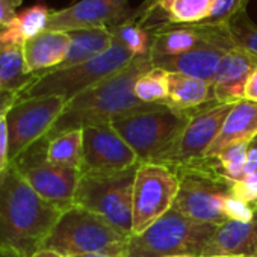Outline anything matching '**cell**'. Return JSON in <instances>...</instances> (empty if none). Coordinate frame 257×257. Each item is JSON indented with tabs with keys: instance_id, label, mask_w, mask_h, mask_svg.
Listing matches in <instances>:
<instances>
[{
	"instance_id": "obj_1",
	"label": "cell",
	"mask_w": 257,
	"mask_h": 257,
	"mask_svg": "<svg viewBox=\"0 0 257 257\" xmlns=\"http://www.w3.org/2000/svg\"><path fill=\"white\" fill-rule=\"evenodd\" d=\"M65 209L49 203L26 182L14 164L0 174V248L31 257L43 249L46 239Z\"/></svg>"
},
{
	"instance_id": "obj_46",
	"label": "cell",
	"mask_w": 257,
	"mask_h": 257,
	"mask_svg": "<svg viewBox=\"0 0 257 257\" xmlns=\"http://www.w3.org/2000/svg\"><path fill=\"white\" fill-rule=\"evenodd\" d=\"M254 257H257V255H254Z\"/></svg>"
},
{
	"instance_id": "obj_7",
	"label": "cell",
	"mask_w": 257,
	"mask_h": 257,
	"mask_svg": "<svg viewBox=\"0 0 257 257\" xmlns=\"http://www.w3.org/2000/svg\"><path fill=\"white\" fill-rule=\"evenodd\" d=\"M128 239L131 236L115 228L101 216L74 204L61 215L43 248L56 251L64 257H73L125 249Z\"/></svg>"
},
{
	"instance_id": "obj_19",
	"label": "cell",
	"mask_w": 257,
	"mask_h": 257,
	"mask_svg": "<svg viewBox=\"0 0 257 257\" xmlns=\"http://www.w3.org/2000/svg\"><path fill=\"white\" fill-rule=\"evenodd\" d=\"M70 35L61 31H46L25 43L28 74H44L58 68L68 52Z\"/></svg>"
},
{
	"instance_id": "obj_42",
	"label": "cell",
	"mask_w": 257,
	"mask_h": 257,
	"mask_svg": "<svg viewBox=\"0 0 257 257\" xmlns=\"http://www.w3.org/2000/svg\"><path fill=\"white\" fill-rule=\"evenodd\" d=\"M249 146H251V147H255V149H257V137H255V138H254V140L251 141V144H249Z\"/></svg>"
},
{
	"instance_id": "obj_9",
	"label": "cell",
	"mask_w": 257,
	"mask_h": 257,
	"mask_svg": "<svg viewBox=\"0 0 257 257\" xmlns=\"http://www.w3.org/2000/svg\"><path fill=\"white\" fill-rule=\"evenodd\" d=\"M179 177L161 164H140L132 201V236L144 233L152 224L173 209Z\"/></svg>"
},
{
	"instance_id": "obj_4",
	"label": "cell",
	"mask_w": 257,
	"mask_h": 257,
	"mask_svg": "<svg viewBox=\"0 0 257 257\" xmlns=\"http://www.w3.org/2000/svg\"><path fill=\"white\" fill-rule=\"evenodd\" d=\"M216 227L197 222L171 209L144 233L131 236L125 246V257H203Z\"/></svg>"
},
{
	"instance_id": "obj_36",
	"label": "cell",
	"mask_w": 257,
	"mask_h": 257,
	"mask_svg": "<svg viewBox=\"0 0 257 257\" xmlns=\"http://www.w3.org/2000/svg\"><path fill=\"white\" fill-rule=\"evenodd\" d=\"M243 100L257 103V67H255V68L252 70V73L249 74V79H248L246 86H245Z\"/></svg>"
},
{
	"instance_id": "obj_10",
	"label": "cell",
	"mask_w": 257,
	"mask_h": 257,
	"mask_svg": "<svg viewBox=\"0 0 257 257\" xmlns=\"http://www.w3.org/2000/svg\"><path fill=\"white\" fill-rule=\"evenodd\" d=\"M67 100L59 95L20 98L5 115L10 162L13 164L29 147L43 140L62 113Z\"/></svg>"
},
{
	"instance_id": "obj_40",
	"label": "cell",
	"mask_w": 257,
	"mask_h": 257,
	"mask_svg": "<svg viewBox=\"0 0 257 257\" xmlns=\"http://www.w3.org/2000/svg\"><path fill=\"white\" fill-rule=\"evenodd\" d=\"M31 257H64L62 254H59V252H56V251H52V249H40L38 252H35L34 255H31Z\"/></svg>"
},
{
	"instance_id": "obj_38",
	"label": "cell",
	"mask_w": 257,
	"mask_h": 257,
	"mask_svg": "<svg viewBox=\"0 0 257 257\" xmlns=\"http://www.w3.org/2000/svg\"><path fill=\"white\" fill-rule=\"evenodd\" d=\"M73 257H125V249L100 251V252H91V254H82V255H73Z\"/></svg>"
},
{
	"instance_id": "obj_29",
	"label": "cell",
	"mask_w": 257,
	"mask_h": 257,
	"mask_svg": "<svg viewBox=\"0 0 257 257\" xmlns=\"http://www.w3.org/2000/svg\"><path fill=\"white\" fill-rule=\"evenodd\" d=\"M249 144H237L224 150L215 161L221 173L230 180H240L245 176V164Z\"/></svg>"
},
{
	"instance_id": "obj_27",
	"label": "cell",
	"mask_w": 257,
	"mask_h": 257,
	"mask_svg": "<svg viewBox=\"0 0 257 257\" xmlns=\"http://www.w3.org/2000/svg\"><path fill=\"white\" fill-rule=\"evenodd\" d=\"M215 0H176L168 13L173 25H198L209 16Z\"/></svg>"
},
{
	"instance_id": "obj_43",
	"label": "cell",
	"mask_w": 257,
	"mask_h": 257,
	"mask_svg": "<svg viewBox=\"0 0 257 257\" xmlns=\"http://www.w3.org/2000/svg\"><path fill=\"white\" fill-rule=\"evenodd\" d=\"M22 2H23V0H14V4H16L17 7H20V5H22Z\"/></svg>"
},
{
	"instance_id": "obj_30",
	"label": "cell",
	"mask_w": 257,
	"mask_h": 257,
	"mask_svg": "<svg viewBox=\"0 0 257 257\" xmlns=\"http://www.w3.org/2000/svg\"><path fill=\"white\" fill-rule=\"evenodd\" d=\"M246 4H248V0H215L209 16L201 23L207 26L227 28L228 23L239 13L245 11Z\"/></svg>"
},
{
	"instance_id": "obj_8",
	"label": "cell",
	"mask_w": 257,
	"mask_h": 257,
	"mask_svg": "<svg viewBox=\"0 0 257 257\" xmlns=\"http://www.w3.org/2000/svg\"><path fill=\"white\" fill-rule=\"evenodd\" d=\"M135 55L113 38L112 46L97 55L95 58L77 64L70 68L53 70L41 74L22 95L26 97H40V95H59L67 101L86 91L88 88L97 85L103 79L115 74L122 70Z\"/></svg>"
},
{
	"instance_id": "obj_12",
	"label": "cell",
	"mask_w": 257,
	"mask_h": 257,
	"mask_svg": "<svg viewBox=\"0 0 257 257\" xmlns=\"http://www.w3.org/2000/svg\"><path fill=\"white\" fill-rule=\"evenodd\" d=\"M233 104H218L215 100L192 109V116L174 146L156 162L177 170L204 161V152L212 144Z\"/></svg>"
},
{
	"instance_id": "obj_15",
	"label": "cell",
	"mask_w": 257,
	"mask_h": 257,
	"mask_svg": "<svg viewBox=\"0 0 257 257\" xmlns=\"http://www.w3.org/2000/svg\"><path fill=\"white\" fill-rule=\"evenodd\" d=\"M257 67V56L234 46L221 59L213 83V100L218 104H234L243 100L249 74Z\"/></svg>"
},
{
	"instance_id": "obj_18",
	"label": "cell",
	"mask_w": 257,
	"mask_h": 257,
	"mask_svg": "<svg viewBox=\"0 0 257 257\" xmlns=\"http://www.w3.org/2000/svg\"><path fill=\"white\" fill-rule=\"evenodd\" d=\"M257 255V210L249 222L225 221L218 225L203 257H254Z\"/></svg>"
},
{
	"instance_id": "obj_24",
	"label": "cell",
	"mask_w": 257,
	"mask_h": 257,
	"mask_svg": "<svg viewBox=\"0 0 257 257\" xmlns=\"http://www.w3.org/2000/svg\"><path fill=\"white\" fill-rule=\"evenodd\" d=\"M50 16L52 10L46 4V0H37L34 5L17 14V19L13 25L16 26L23 43H26L47 31Z\"/></svg>"
},
{
	"instance_id": "obj_35",
	"label": "cell",
	"mask_w": 257,
	"mask_h": 257,
	"mask_svg": "<svg viewBox=\"0 0 257 257\" xmlns=\"http://www.w3.org/2000/svg\"><path fill=\"white\" fill-rule=\"evenodd\" d=\"M17 5L14 0H0V29H5L17 19Z\"/></svg>"
},
{
	"instance_id": "obj_41",
	"label": "cell",
	"mask_w": 257,
	"mask_h": 257,
	"mask_svg": "<svg viewBox=\"0 0 257 257\" xmlns=\"http://www.w3.org/2000/svg\"><path fill=\"white\" fill-rule=\"evenodd\" d=\"M0 257H17V255H14V254H11V252H8V251L0 248Z\"/></svg>"
},
{
	"instance_id": "obj_44",
	"label": "cell",
	"mask_w": 257,
	"mask_h": 257,
	"mask_svg": "<svg viewBox=\"0 0 257 257\" xmlns=\"http://www.w3.org/2000/svg\"><path fill=\"white\" fill-rule=\"evenodd\" d=\"M170 257H195V255H170Z\"/></svg>"
},
{
	"instance_id": "obj_26",
	"label": "cell",
	"mask_w": 257,
	"mask_h": 257,
	"mask_svg": "<svg viewBox=\"0 0 257 257\" xmlns=\"http://www.w3.org/2000/svg\"><path fill=\"white\" fill-rule=\"evenodd\" d=\"M109 29L112 32V37L122 46H125L135 56L150 53L153 32L141 22H128Z\"/></svg>"
},
{
	"instance_id": "obj_3",
	"label": "cell",
	"mask_w": 257,
	"mask_h": 257,
	"mask_svg": "<svg viewBox=\"0 0 257 257\" xmlns=\"http://www.w3.org/2000/svg\"><path fill=\"white\" fill-rule=\"evenodd\" d=\"M192 116V110H177L159 104L116 118L110 125L131 147L140 164H156L180 138Z\"/></svg>"
},
{
	"instance_id": "obj_11",
	"label": "cell",
	"mask_w": 257,
	"mask_h": 257,
	"mask_svg": "<svg viewBox=\"0 0 257 257\" xmlns=\"http://www.w3.org/2000/svg\"><path fill=\"white\" fill-rule=\"evenodd\" d=\"M44 149V141L40 140L13 164L38 195L67 210L74 206L80 170L50 164L46 159Z\"/></svg>"
},
{
	"instance_id": "obj_23",
	"label": "cell",
	"mask_w": 257,
	"mask_h": 257,
	"mask_svg": "<svg viewBox=\"0 0 257 257\" xmlns=\"http://www.w3.org/2000/svg\"><path fill=\"white\" fill-rule=\"evenodd\" d=\"M44 141V155L50 164L76 168L82 167V131H70L53 138H43Z\"/></svg>"
},
{
	"instance_id": "obj_34",
	"label": "cell",
	"mask_w": 257,
	"mask_h": 257,
	"mask_svg": "<svg viewBox=\"0 0 257 257\" xmlns=\"http://www.w3.org/2000/svg\"><path fill=\"white\" fill-rule=\"evenodd\" d=\"M23 89H0V119L5 118L8 110L22 98Z\"/></svg>"
},
{
	"instance_id": "obj_31",
	"label": "cell",
	"mask_w": 257,
	"mask_h": 257,
	"mask_svg": "<svg viewBox=\"0 0 257 257\" xmlns=\"http://www.w3.org/2000/svg\"><path fill=\"white\" fill-rule=\"evenodd\" d=\"M230 194L233 198H237L245 203L257 201V171L245 174L240 180H230Z\"/></svg>"
},
{
	"instance_id": "obj_25",
	"label": "cell",
	"mask_w": 257,
	"mask_h": 257,
	"mask_svg": "<svg viewBox=\"0 0 257 257\" xmlns=\"http://www.w3.org/2000/svg\"><path fill=\"white\" fill-rule=\"evenodd\" d=\"M170 73L153 67L144 73L135 83V95L146 104H167Z\"/></svg>"
},
{
	"instance_id": "obj_21",
	"label": "cell",
	"mask_w": 257,
	"mask_h": 257,
	"mask_svg": "<svg viewBox=\"0 0 257 257\" xmlns=\"http://www.w3.org/2000/svg\"><path fill=\"white\" fill-rule=\"evenodd\" d=\"M67 34L70 35V47L64 62L55 70L70 68L85 61H89L97 55L106 52L113 43V37L109 28L82 29Z\"/></svg>"
},
{
	"instance_id": "obj_22",
	"label": "cell",
	"mask_w": 257,
	"mask_h": 257,
	"mask_svg": "<svg viewBox=\"0 0 257 257\" xmlns=\"http://www.w3.org/2000/svg\"><path fill=\"white\" fill-rule=\"evenodd\" d=\"M213 100L212 85L179 73H170L167 106L177 110H192Z\"/></svg>"
},
{
	"instance_id": "obj_28",
	"label": "cell",
	"mask_w": 257,
	"mask_h": 257,
	"mask_svg": "<svg viewBox=\"0 0 257 257\" xmlns=\"http://www.w3.org/2000/svg\"><path fill=\"white\" fill-rule=\"evenodd\" d=\"M234 46L257 56V25L249 19L246 10L239 13L227 26Z\"/></svg>"
},
{
	"instance_id": "obj_2",
	"label": "cell",
	"mask_w": 257,
	"mask_h": 257,
	"mask_svg": "<svg viewBox=\"0 0 257 257\" xmlns=\"http://www.w3.org/2000/svg\"><path fill=\"white\" fill-rule=\"evenodd\" d=\"M153 67L152 53L135 56L122 70L67 101L62 113L44 138L49 140L64 132L82 131L89 125H106L116 118L159 106L146 104L135 95L137 80Z\"/></svg>"
},
{
	"instance_id": "obj_16",
	"label": "cell",
	"mask_w": 257,
	"mask_h": 257,
	"mask_svg": "<svg viewBox=\"0 0 257 257\" xmlns=\"http://www.w3.org/2000/svg\"><path fill=\"white\" fill-rule=\"evenodd\" d=\"M234 46L209 41L183 55L153 61V65L168 73L185 74L189 77L204 80L212 85L221 59Z\"/></svg>"
},
{
	"instance_id": "obj_33",
	"label": "cell",
	"mask_w": 257,
	"mask_h": 257,
	"mask_svg": "<svg viewBox=\"0 0 257 257\" xmlns=\"http://www.w3.org/2000/svg\"><path fill=\"white\" fill-rule=\"evenodd\" d=\"M10 141L5 118L0 119V174L10 167Z\"/></svg>"
},
{
	"instance_id": "obj_20",
	"label": "cell",
	"mask_w": 257,
	"mask_h": 257,
	"mask_svg": "<svg viewBox=\"0 0 257 257\" xmlns=\"http://www.w3.org/2000/svg\"><path fill=\"white\" fill-rule=\"evenodd\" d=\"M25 43L0 35V89L26 91L41 74H28Z\"/></svg>"
},
{
	"instance_id": "obj_14",
	"label": "cell",
	"mask_w": 257,
	"mask_h": 257,
	"mask_svg": "<svg viewBox=\"0 0 257 257\" xmlns=\"http://www.w3.org/2000/svg\"><path fill=\"white\" fill-rule=\"evenodd\" d=\"M82 167L86 173H116L140 164L135 152L110 124L82 128Z\"/></svg>"
},
{
	"instance_id": "obj_5",
	"label": "cell",
	"mask_w": 257,
	"mask_h": 257,
	"mask_svg": "<svg viewBox=\"0 0 257 257\" xmlns=\"http://www.w3.org/2000/svg\"><path fill=\"white\" fill-rule=\"evenodd\" d=\"M173 171L180 182L173 209L197 222L221 225L228 221L222 204L231 197L230 179L221 173L216 161L204 159Z\"/></svg>"
},
{
	"instance_id": "obj_45",
	"label": "cell",
	"mask_w": 257,
	"mask_h": 257,
	"mask_svg": "<svg viewBox=\"0 0 257 257\" xmlns=\"http://www.w3.org/2000/svg\"><path fill=\"white\" fill-rule=\"evenodd\" d=\"M252 207H254V210H257V201H255V203H252Z\"/></svg>"
},
{
	"instance_id": "obj_37",
	"label": "cell",
	"mask_w": 257,
	"mask_h": 257,
	"mask_svg": "<svg viewBox=\"0 0 257 257\" xmlns=\"http://www.w3.org/2000/svg\"><path fill=\"white\" fill-rule=\"evenodd\" d=\"M257 171V149L248 146V155H246V164H245V174H251Z\"/></svg>"
},
{
	"instance_id": "obj_6",
	"label": "cell",
	"mask_w": 257,
	"mask_h": 257,
	"mask_svg": "<svg viewBox=\"0 0 257 257\" xmlns=\"http://www.w3.org/2000/svg\"><path fill=\"white\" fill-rule=\"evenodd\" d=\"M138 167L140 164L116 173L82 174L74 194V204L132 236V201Z\"/></svg>"
},
{
	"instance_id": "obj_32",
	"label": "cell",
	"mask_w": 257,
	"mask_h": 257,
	"mask_svg": "<svg viewBox=\"0 0 257 257\" xmlns=\"http://www.w3.org/2000/svg\"><path fill=\"white\" fill-rule=\"evenodd\" d=\"M222 212L228 221H239V222H249L255 215L252 204L240 201V200L233 198V197H228L224 201Z\"/></svg>"
},
{
	"instance_id": "obj_13",
	"label": "cell",
	"mask_w": 257,
	"mask_h": 257,
	"mask_svg": "<svg viewBox=\"0 0 257 257\" xmlns=\"http://www.w3.org/2000/svg\"><path fill=\"white\" fill-rule=\"evenodd\" d=\"M147 8H132L127 0H79L58 11H52L47 31L73 32L95 28H113L128 22H138Z\"/></svg>"
},
{
	"instance_id": "obj_39",
	"label": "cell",
	"mask_w": 257,
	"mask_h": 257,
	"mask_svg": "<svg viewBox=\"0 0 257 257\" xmlns=\"http://www.w3.org/2000/svg\"><path fill=\"white\" fill-rule=\"evenodd\" d=\"M174 2H176V0H156V5H158V8L162 13H165L168 16V13H170V10H171Z\"/></svg>"
},
{
	"instance_id": "obj_17",
	"label": "cell",
	"mask_w": 257,
	"mask_h": 257,
	"mask_svg": "<svg viewBox=\"0 0 257 257\" xmlns=\"http://www.w3.org/2000/svg\"><path fill=\"white\" fill-rule=\"evenodd\" d=\"M257 137V103L242 100L231 106L218 135L204 152V159L215 161L224 150L237 144H251Z\"/></svg>"
}]
</instances>
